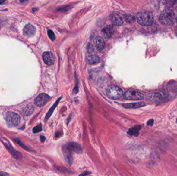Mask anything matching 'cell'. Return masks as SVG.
I'll list each match as a JSON object with an SVG mask.
<instances>
[{"label":"cell","instance_id":"obj_1","mask_svg":"<svg viewBox=\"0 0 177 176\" xmlns=\"http://www.w3.org/2000/svg\"><path fill=\"white\" fill-rule=\"evenodd\" d=\"M175 15L172 9H166L161 13L159 20L161 23L165 26H171L175 21Z\"/></svg>","mask_w":177,"mask_h":176},{"label":"cell","instance_id":"obj_2","mask_svg":"<svg viewBox=\"0 0 177 176\" xmlns=\"http://www.w3.org/2000/svg\"><path fill=\"white\" fill-rule=\"evenodd\" d=\"M136 18L139 23L144 26L151 25L154 21V17L152 14L147 11H143L139 12L137 14Z\"/></svg>","mask_w":177,"mask_h":176},{"label":"cell","instance_id":"obj_3","mask_svg":"<svg viewBox=\"0 0 177 176\" xmlns=\"http://www.w3.org/2000/svg\"><path fill=\"white\" fill-rule=\"evenodd\" d=\"M106 94L107 96L112 99H118L123 95V92L121 88L117 86L110 85L107 88Z\"/></svg>","mask_w":177,"mask_h":176},{"label":"cell","instance_id":"obj_4","mask_svg":"<svg viewBox=\"0 0 177 176\" xmlns=\"http://www.w3.org/2000/svg\"><path fill=\"white\" fill-rule=\"evenodd\" d=\"M6 121L9 126L16 127L20 124V116L15 113L9 112L6 114Z\"/></svg>","mask_w":177,"mask_h":176},{"label":"cell","instance_id":"obj_5","mask_svg":"<svg viewBox=\"0 0 177 176\" xmlns=\"http://www.w3.org/2000/svg\"><path fill=\"white\" fill-rule=\"evenodd\" d=\"M0 140L2 141V143H3L6 148L8 149V150L11 154L12 155L13 158H15L16 160H21L22 158V154L21 153H19L18 151L15 150L13 146L11 145L9 141L8 140H6L5 138L4 137H1Z\"/></svg>","mask_w":177,"mask_h":176},{"label":"cell","instance_id":"obj_6","mask_svg":"<svg viewBox=\"0 0 177 176\" xmlns=\"http://www.w3.org/2000/svg\"><path fill=\"white\" fill-rule=\"evenodd\" d=\"M124 97L128 100H141L144 99V94L141 92L134 91H128L124 93Z\"/></svg>","mask_w":177,"mask_h":176},{"label":"cell","instance_id":"obj_7","mask_svg":"<svg viewBox=\"0 0 177 176\" xmlns=\"http://www.w3.org/2000/svg\"><path fill=\"white\" fill-rule=\"evenodd\" d=\"M62 151L66 163L69 166H71L73 161V152L68 148L66 145L63 146L62 147Z\"/></svg>","mask_w":177,"mask_h":176},{"label":"cell","instance_id":"obj_8","mask_svg":"<svg viewBox=\"0 0 177 176\" xmlns=\"http://www.w3.org/2000/svg\"><path fill=\"white\" fill-rule=\"evenodd\" d=\"M50 97L48 94L44 93L40 94L37 96L35 100V103L39 107H42L46 104V103L50 100Z\"/></svg>","mask_w":177,"mask_h":176},{"label":"cell","instance_id":"obj_9","mask_svg":"<svg viewBox=\"0 0 177 176\" xmlns=\"http://www.w3.org/2000/svg\"><path fill=\"white\" fill-rule=\"evenodd\" d=\"M43 59L45 64L48 66L52 65L55 63V56L50 52H45L43 54Z\"/></svg>","mask_w":177,"mask_h":176},{"label":"cell","instance_id":"obj_10","mask_svg":"<svg viewBox=\"0 0 177 176\" xmlns=\"http://www.w3.org/2000/svg\"><path fill=\"white\" fill-rule=\"evenodd\" d=\"M36 32V29L34 26L31 24L26 25L24 29V35L27 37H32L34 35Z\"/></svg>","mask_w":177,"mask_h":176},{"label":"cell","instance_id":"obj_11","mask_svg":"<svg viewBox=\"0 0 177 176\" xmlns=\"http://www.w3.org/2000/svg\"><path fill=\"white\" fill-rule=\"evenodd\" d=\"M66 146L68 148L71 150L72 152H75L77 153H82V148L79 144L75 142H69L67 144Z\"/></svg>","mask_w":177,"mask_h":176},{"label":"cell","instance_id":"obj_12","mask_svg":"<svg viewBox=\"0 0 177 176\" xmlns=\"http://www.w3.org/2000/svg\"><path fill=\"white\" fill-rule=\"evenodd\" d=\"M93 44L94 45V47L99 51H102L105 48V42L102 37H97L94 39Z\"/></svg>","mask_w":177,"mask_h":176},{"label":"cell","instance_id":"obj_13","mask_svg":"<svg viewBox=\"0 0 177 176\" xmlns=\"http://www.w3.org/2000/svg\"><path fill=\"white\" fill-rule=\"evenodd\" d=\"M110 19L112 23L116 26H121L123 23L122 17L117 13L112 14L110 16Z\"/></svg>","mask_w":177,"mask_h":176},{"label":"cell","instance_id":"obj_14","mask_svg":"<svg viewBox=\"0 0 177 176\" xmlns=\"http://www.w3.org/2000/svg\"><path fill=\"white\" fill-rule=\"evenodd\" d=\"M146 105V104L144 102H136V103L124 104H123V106L126 109H136L139 107H143Z\"/></svg>","mask_w":177,"mask_h":176},{"label":"cell","instance_id":"obj_15","mask_svg":"<svg viewBox=\"0 0 177 176\" xmlns=\"http://www.w3.org/2000/svg\"><path fill=\"white\" fill-rule=\"evenodd\" d=\"M141 125H138L135 126L134 127L131 128L128 130V134L131 136H138L139 134V131L141 129Z\"/></svg>","mask_w":177,"mask_h":176},{"label":"cell","instance_id":"obj_16","mask_svg":"<svg viewBox=\"0 0 177 176\" xmlns=\"http://www.w3.org/2000/svg\"><path fill=\"white\" fill-rule=\"evenodd\" d=\"M100 60V57L96 55H90L87 58V61L89 65L97 64L99 63Z\"/></svg>","mask_w":177,"mask_h":176},{"label":"cell","instance_id":"obj_17","mask_svg":"<svg viewBox=\"0 0 177 176\" xmlns=\"http://www.w3.org/2000/svg\"><path fill=\"white\" fill-rule=\"evenodd\" d=\"M102 34L105 38H110L113 34V32L110 27H104L102 31Z\"/></svg>","mask_w":177,"mask_h":176},{"label":"cell","instance_id":"obj_18","mask_svg":"<svg viewBox=\"0 0 177 176\" xmlns=\"http://www.w3.org/2000/svg\"><path fill=\"white\" fill-rule=\"evenodd\" d=\"M60 100V98L58 99V100H57L56 102H55V103L53 104V106L50 109L49 111L48 112L47 114H46V117H45V122H47L49 119L50 116H51V115L52 114V113H53V112L55 111V107H57V105H58V101Z\"/></svg>","mask_w":177,"mask_h":176},{"label":"cell","instance_id":"obj_19","mask_svg":"<svg viewBox=\"0 0 177 176\" xmlns=\"http://www.w3.org/2000/svg\"><path fill=\"white\" fill-rule=\"evenodd\" d=\"M34 107L32 105H27L23 110V114L25 116H29L33 113Z\"/></svg>","mask_w":177,"mask_h":176},{"label":"cell","instance_id":"obj_20","mask_svg":"<svg viewBox=\"0 0 177 176\" xmlns=\"http://www.w3.org/2000/svg\"><path fill=\"white\" fill-rule=\"evenodd\" d=\"M123 17L124 20L126 21V22L128 23H133L135 22L136 18L135 17L130 14H124Z\"/></svg>","mask_w":177,"mask_h":176},{"label":"cell","instance_id":"obj_21","mask_svg":"<svg viewBox=\"0 0 177 176\" xmlns=\"http://www.w3.org/2000/svg\"><path fill=\"white\" fill-rule=\"evenodd\" d=\"M13 140L18 144L21 147H22L24 149H25L26 150L31 151V150H30L27 146H26L24 144L22 143V142L20 141V140H19L18 138H13Z\"/></svg>","mask_w":177,"mask_h":176},{"label":"cell","instance_id":"obj_22","mask_svg":"<svg viewBox=\"0 0 177 176\" xmlns=\"http://www.w3.org/2000/svg\"><path fill=\"white\" fill-rule=\"evenodd\" d=\"M42 131V126L41 124H40L33 128V132L34 133L40 132Z\"/></svg>","mask_w":177,"mask_h":176},{"label":"cell","instance_id":"obj_23","mask_svg":"<svg viewBox=\"0 0 177 176\" xmlns=\"http://www.w3.org/2000/svg\"><path fill=\"white\" fill-rule=\"evenodd\" d=\"M48 36L50 38L51 40L55 41V36L53 31H51V30H49V31H48Z\"/></svg>","mask_w":177,"mask_h":176},{"label":"cell","instance_id":"obj_24","mask_svg":"<svg viewBox=\"0 0 177 176\" xmlns=\"http://www.w3.org/2000/svg\"><path fill=\"white\" fill-rule=\"evenodd\" d=\"M87 51L88 52L92 53L94 50V48H93V45H92L91 44H89L88 46H87Z\"/></svg>","mask_w":177,"mask_h":176},{"label":"cell","instance_id":"obj_25","mask_svg":"<svg viewBox=\"0 0 177 176\" xmlns=\"http://www.w3.org/2000/svg\"><path fill=\"white\" fill-rule=\"evenodd\" d=\"M154 124V120L153 119H150V120H149L148 122H147V125H149V126H153V125Z\"/></svg>","mask_w":177,"mask_h":176},{"label":"cell","instance_id":"obj_26","mask_svg":"<svg viewBox=\"0 0 177 176\" xmlns=\"http://www.w3.org/2000/svg\"><path fill=\"white\" fill-rule=\"evenodd\" d=\"M91 174V172H89V171H84V172L82 173L81 174H80L79 176H87L88 174Z\"/></svg>","mask_w":177,"mask_h":176},{"label":"cell","instance_id":"obj_27","mask_svg":"<svg viewBox=\"0 0 177 176\" xmlns=\"http://www.w3.org/2000/svg\"><path fill=\"white\" fill-rule=\"evenodd\" d=\"M40 140L42 143H44L45 141L46 140V137L44 135H40Z\"/></svg>","mask_w":177,"mask_h":176},{"label":"cell","instance_id":"obj_28","mask_svg":"<svg viewBox=\"0 0 177 176\" xmlns=\"http://www.w3.org/2000/svg\"><path fill=\"white\" fill-rule=\"evenodd\" d=\"M61 133L60 132V131H57L55 133V137H57V138H58V137H60L61 136Z\"/></svg>","mask_w":177,"mask_h":176},{"label":"cell","instance_id":"obj_29","mask_svg":"<svg viewBox=\"0 0 177 176\" xmlns=\"http://www.w3.org/2000/svg\"><path fill=\"white\" fill-rule=\"evenodd\" d=\"M8 174L6 172H2L0 171V176H8Z\"/></svg>","mask_w":177,"mask_h":176},{"label":"cell","instance_id":"obj_30","mask_svg":"<svg viewBox=\"0 0 177 176\" xmlns=\"http://www.w3.org/2000/svg\"><path fill=\"white\" fill-rule=\"evenodd\" d=\"M176 20H177V18H176Z\"/></svg>","mask_w":177,"mask_h":176},{"label":"cell","instance_id":"obj_31","mask_svg":"<svg viewBox=\"0 0 177 176\" xmlns=\"http://www.w3.org/2000/svg\"><path fill=\"white\" fill-rule=\"evenodd\" d=\"M176 122H177V120H176Z\"/></svg>","mask_w":177,"mask_h":176}]
</instances>
